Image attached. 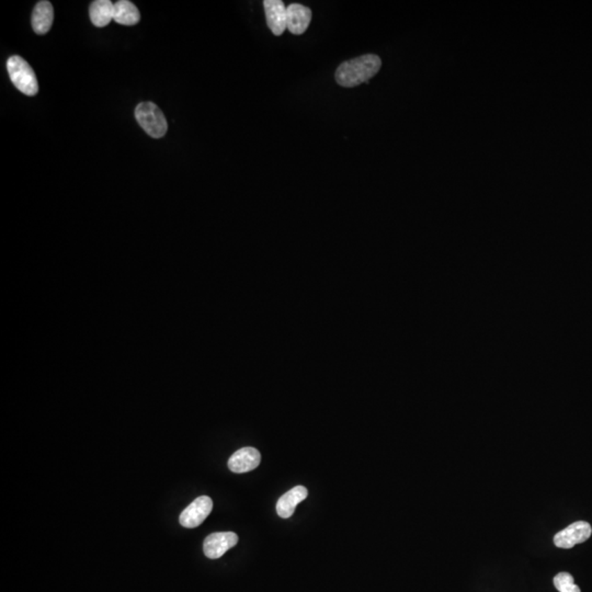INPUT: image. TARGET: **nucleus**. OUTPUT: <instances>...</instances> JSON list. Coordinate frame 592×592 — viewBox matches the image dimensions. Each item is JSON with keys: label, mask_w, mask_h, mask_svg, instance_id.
Returning a JSON list of instances; mask_svg holds the SVG:
<instances>
[{"label": "nucleus", "mask_w": 592, "mask_h": 592, "mask_svg": "<svg viewBox=\"0 0 592 592\" xmlns=\"http://www.w3.org/2000/svg\"><path fill=\"white\" fill-rule=\"evenodd\" d=\"M382 66V60L378 55L367 54L354 60H347L339 65L336 71V82L341 87L352 88L363 82H369Z\"/></svg>", "instance_id": "obj_1"}, {"label": "nucleus", "mask_w": 592, "mask_h": 592, "mask_svg": "<svg viewBox=\"0 0 592 592\" xmlns=\"http://www.w3.org/2000/svg\"><path fill=\"white\" fill-rule=\"evenodd\" d=\"M212 509V499L207 496H201L182 511L179 516V522L182 527L188 529L199 527L205 521Z\"/></svg>", "instance_id": "obj_4"}, {"label": "nucleus", "mask_w": 592, "mask_h": 592, "mask_svg": "<svg viewBox=\"0 0 592 592\" xmlns=\"http://www.w3.org/2000/svg\"><path fill=\"white\" fill-rule=\"evenodd\" d=\"M308 491L304 486H296L284 494L277 503V512L279 516L288 519L294 514L296 507L302 501L306 499Z\"/></svg>", "instance_id": "obj_10"}, {"label": "nucleus", "mask_w": 592, "mask_h": 592, "mask_svg": "<svg viewBox=\"0 0 592 592\" xmlns=\"http://www.w3.org/2000/svg\"><path fill=\"white\" fill-rule=\"evenodd\" d=\"M9 77L19 92L26 96H35L39 92L37 76L29 63L20 56H11L7 62Z\"/></svg>", "instance_id": "obj_2"}, {"label": "nucleus", "mask_w": 592, "mask_h": 592, "mask_svg": "<svg viewBox=\"0 0 592 592\" xmlns=\"http://www.w3.org/2000/svg\"><path fill=\"white\" fill-rule=\"evenodd\" d=\"M238 537L234 532L212 533L204 540L203 550L207 557L218 559L222 557L228 550L236 546Z\"/></svg>", "instance_id": "obj_6"}, {"label": "nucleus", "mask_w": 592, "mask_h": 592, "mask_svg": "<svg viewBox=\"0 0 592 592\" xmlns=\"http://www.w3.org/2000/svg\"><path fill=\"white\" fill-rule=\"evenodd\" d=\"M554 586L559 592H582L569 573H559L554 577Z\"/></svg>", "instance_id": "obj_14"}, {"label": "nucleus", "mask_w": 592, "mask_h": 592, "mask_svg": "<svg viewBox=\"0 0 592 592\" xmlns=\"http://www.w3.org/2000/svg\"><path fill=\"white\" fill-rule=\"evenodd\" d=\"M89 15L94 26L103 28L113 20L114 3L110 0H96L90 5Z\"/></svg>", "instance_id": "obj_12"}, {"label": "nucleus", "mask_w": 592, "mask_h": 592, "mask_svg": "<svg viewBox=\"0 0 592 592\" xmlns=\"http://www.w3.org/2000/svg\"><path fill=\"white\" fill-rule=\"evenodd\" d=\"M261 462L259 451L254 448H243L236 451L228 460V469L236 474L250 472L257 469Z\"/></svg>", "instance_id": "obj_7"}, {"label": "nucleus", "mask_w": 592, "mask_h": 592, "mask_svg": "<svg viewBox=\"0 0 592 592\" xmlns=\"http://www.w3.org/2000/svg\"><path fill=\"white\" fill-rule=\"evenodd\" d=\"M592 528L588 522L577 521L554 537V544L559 548H574L575 545L586 542L591 537Z\"/></svg>", "instance_id": "obj_5"}, {"label": "nucleus", "mask_w": 592, "mask_h": 592, "mask_svg": "<svg viewBox=\"0 0 592 592\" xmlns=\"http://www.w3.org/2000/svg\"><path fill=\"white\" fill-rule=\"evenodd\" d=\"M312 20V10L308 7L292 3L286 9V26L288 31L295 35H303Z\"/></svg>", "instance_id": "obj_9"}, {"label": "nucleus", "mask_w": 592, "mask_h": 592, "mask_svg": "<svg viewBox=\"0 0 592 592\" xmlns=\"http://www.w3.org/2000/svg\"><path fill=\"white\" fill-rule=\"evenodd\" d=\"M265 7V18H267L268 28L271 30L273 35H282L286 29V9L284 1L281 0H265L263 1Z\"/></svg>", "instance_id": "obj_8"}, {"label": "nucleus", "mask_w": 592, "mask_h": 592, "mask_svg": "<svg viewBox=\"0 0 592 592\" xmlns=\"http://www.w3.org/2000/svg\"><path fill=\"white\" fill-rule=\"evenodd\" d=\"M141 13L137 6L129 0H120L114 3L113 21L123 26H135L139 24Z\"/></svg>", "instance_id": "obj_13"}, {"label": "nucleus", "mask_w": 592, "mask_h": 592, "mask_svg": "<svg viewBox=\"0 0 592 592\" xmlns=\"http://www.w3.org/2000/svg\"><path fill=\"white\" fill-rule=\"evenodd\" d=\"M135 118L142 129L153 139H162L167 133V120L163 111L155 103H139L135 109Z\"/></svg>", "instance_id": "obj_3"}, {"label": "nucleus", "mask_w": 592, "mask_h": 592, "mask_svg": "<svg viewBox=\"0 0 592 592\" xmlns=\"http://www.w3.org/2000/svg\"><path fill=\"white\" fill-rule=\"evenodd\" d=\"M54 20V9L50 1H40L32 13V26L37 35L48 33Z\"/></svg>", "instance_id": "obj_11"}]
</instances>
